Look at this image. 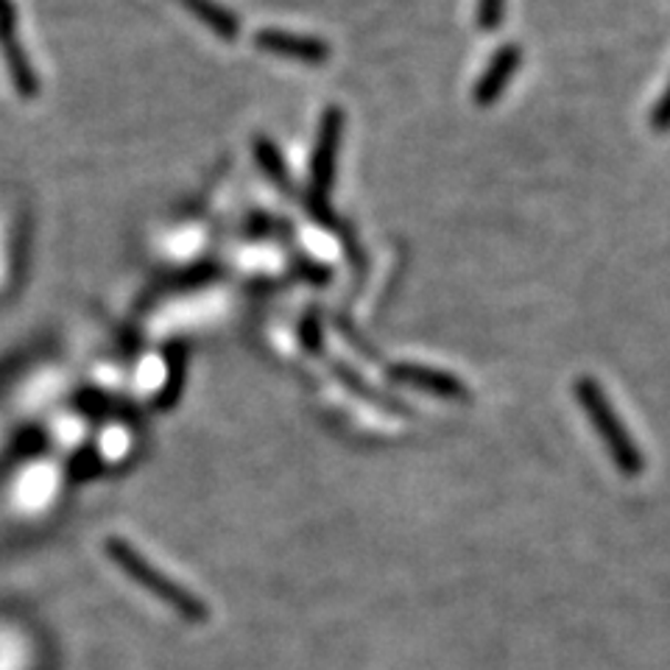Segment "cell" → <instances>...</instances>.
<instances>
[{
	"label": "cell",
	"instance_id": "1",
	"mask_svg": "<svg viewBox=\"0 0 670 670\" xmlns=\"http://www.w3.org/2000/svg\"><path fill=\"white\" fill-rule=\"evenodd\" d=\"M106 553L126 576L135 584H140L146 593H151L154 598L163 600L165 606H171L177 615H182L190 624H201V620L210 618V609L201 598H196L190 589H185L182 584L174 582L171 576H165L159 567H154L146 556H143L137 547H132L124 540H109L106 542Z\"/></svg>",
	"mask_w": 670,
	"mask_h": 670
},
{
	"label": "cell",
	"instance_id": "2",
	"mask_svg": "<svg viewBox=\"0 0 670 670\" xmlns=\"http://www.w3.org/2000/svg\"><path fill=\"white\" fill-rule=\"evenodd\" d=\"M344 137V109L342 106H327L318 124L316 146L311 157V188H307L305 207L322 227L335 230L338 216L329 207V190H333L335 171H338V151H342Z\"/></svg>",
	"mask_w": 670,
	"mask_h": 670
},
{
	"label": "cell",
	"instance_id": "3",
	"mask_svg": "<svg viewBox=\"0 0 670 670\" xmlns=\"http://www.w3.org/2000/svg\"><path fill=\"white\" fill-rule=\"evenodd\" d=\"M576 397H578V402L584 406V411L589 413V419H593L595 430H598V433L604 436L606 444H609L615 461L624 467V472H635L637 467H640V461H637V453H635V444H631L629 433L624 430L620 419L615 417V411H611L609 400H606V395L600 391L598 383H595L593 377H578Z\"/></svg>",
	"mask_w": 670,
	"mask_h": 670
},
{
	"label": "cell",
	"instance_id": "4",
	"mask_svg": "<svg viewBox=\"0 0 670 670\" xmlns=\"http://www.w3.org/2000/svg\"><path fill=\"white\" fill-rule=\"evenodd\" d=\"M254 45L274 56H285V60L307 62V65H318V62L329 60V45L318 36L307 34H291V31L280 29H263L254 34Z\"/></svg>",
	"mask_w": 670,
	"mask_h": 670
},
{
	"label": "cell",
	"instance_id": "5",
	"mask_svg": "<svg viewBox=\"0 0 670 670\" xmlns=\"http://www.w3.org/2000/svg\"><path fill=\"white\" fill-rule=\"evenodd\" d=\"M388 377L402 386L419 388L428 395L447 397V400H470V388L459 380L456 375H447L441 369H430V366L419 364H395L388 369Z\"/></svg>",
	"mask_w": 670,
	"mask_h": 670
},
{
	"label": "cell",
	"instance_id": "6",
	"mask_svg": "<svg viewBox=\"0 0 670 670\" xmlns=\"http://www.w3.org/2000/svg\"><path fill=\"white\" fill-rule=\"evenodd\" d=\"M520 62H523V51L514 42H506V45L500 48L498 53L492 56L489 67L483 71V76L478 78L475 84V104L478 106H492L494 101L503 95L506 84L512 82V76L517 73Z\"/></svg>",
	"mask_w": 670,
	"mask_h": 670
},
{
	"label": "cell",
	"instance_id": "7",
	"mask_svg": "<svg viewBox=\"0 0 670 670\" xmlns=\"http://www.w3.org/2000/svg\"><path fill=\"white\" fill-rule=\"evenodd\" d=\"M165 364H168V380H165V386L154 397L157 411H171L179 402V397H182L185 375H188V344L174 342L168 347V353H165Z\"/></svg>",
	"mask_w": 670,
	"mask_h": 670
},
{
	"label": "cell",
	"instance_id": "8",
	"mask_svg": "<svg viewBox=\"0 0 670 670\" xmlns=\"http://www.w3.org/2000/svg\"><path fill=\"white\" fill-rule=\"evenodd\" d=\"M179 3H182L196 20H201L212 34L221 36V40H235V36L241 34V23H238L235 14H232L230 9L218 7L216 0H179Z\"/></svg>",
	"mask_w": 670,
	"mask_h": 670
},
{
	"label": "cell",
	"instance_id": "9",
	"mask_svg": "<svg viewBox=\"0 0 670 670\" xmlns=\"http://www.w3.org/2000/svg\"><path fill=\"white\" fill-rule=\"evenodd\" d=\"M254 157H258L260 171H263L276 188L283 190V193H291V190H294V182H291L289 177V165H285L283 151L276 148L274 140H269V137L263 135L254 137Z\"/></svg>",
	"mask_w": 670,
	"mask_h": 670
},
{
	"label": "cell",
	"instance_id": "10",
	"mask_svg": "<svg viewBox=\"0 0 670 670\" xmlns=\"http://www.w3.org/2000/svg\"><path fill=\"white\" fill-rule=\"evenodd\" d=\"M218 274L216 265H193V269L182 271V274L168 276V291H182V289H196L201 283H210L212 276Z\"/></svg>",
	"mask_w": 670,
	"mask_h": 670
},
{
	"label": "cell",
	"instance_id": "11",
	"mask_svg": "<svg viewBox=\"0 0 670 670\" xmlns=\"http://www.w3.org/2000/svg\"><path fill=\"white\" fill-rule=\"evenodd\" d=\"M302 347L307 349V353H318L322 349V322H318V313L311 311L305 318H302Z\"/></svg>",
	"mask_w": 670,
	"mask_h": 670
},
{
	"label": "cell",
	"instance_id": "12",
	"mask_svg": "<svg viewBox=\"0 0 670 670\" xmlns=\"http://www.w3.org/2000/svg\"><path fill=\"white\" fill-rule=\"evenodd\" d=\"M503 23V0H481L478 3V25L483 31H498Z\"/></svg>",
	"mask_w": 670,
	"mask_h": 670
},
{
	"label": "cell",
	"instance_id": "13",
	"mask_svg": "<svg viewBox=\"0 0 670 670\" xmlns=\"http://www.w3.org/2000/svg\"><path fill=\"white\" fill-rule=\"evenodd\" d=\"M276 218H271V216H252V221L247 223V232L249 235H274L276 232Z\"/></svg>",
	"mask_w": 670,
	"mask_h": 670
},
{
	"label": "cell",
	"instance_id": "14",
	"mask_svg": "<svg viewBox=\"0 0 670 670\" xmlns=\"http://www.w3.org/2000/svg\"><path fill=\"white\" fill-rule=\"evenodd\" d=\"M670 126V84H668V90H664V95H662V101H659L657 104V112H653V129H668Z\"/></svg>",
	"mask_w": 670,
	"mask_h": 670
},
{
	"label": "cell",
	"instance_id": "15",
	"mask_svg": "<svg viewBox=\"0 0 670 670\" xmlns=\"http://www.w3.org/2000/svg\"><path fill=\"white\" fill-rule=\"evenodd\" d=\"M300 274L307 276L311 283H327L329 280V269H324L322 263H307V260H302Z\"/></svg>",
	"mask_w": 670,
	"mask_h": 670
}]
</instances>
